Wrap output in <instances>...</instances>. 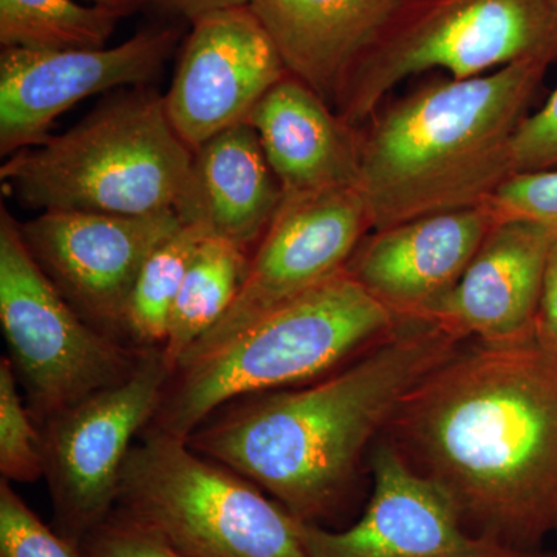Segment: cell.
Returning a JSON list of instances; mask_svg holds the SVG:
<instances>
[{
    "mask_svg": "<svg viewBox=\"0 0 557 557\" xmlns=\"http://www.w3.org/2000/svg\"><path fill=\"white\" fill-rule=\"evenodd\" d=\"M383 435L445 491L471 533L530 553L557 537V346L536 327L463 341Z\"/></svg>",
    "mask_w": 557,
    "mask_h": 557,
    "instance_id": "obj_1",
    "label": "cell"
},
{
    "mask_svg": "<svg viewBox=\"0 0 557 557\" xmlns=\"http://www.w3.org/2000/svg\"><path fill=\"white\" fill-rule=\"evenodd\" d=\"M463 341L426 319H403L335 372L236 399L186 442L251 480L299 522L327 527L343 511L369 446Z\"/></svg>",
    "mask_w": 557,
    "mask_h": 557,
    "instance_id": "obj_2",
    "label": "cell"
},
{
    "mask_svg": "<svg viewBox=\"0 0 557 557\" xmlns=\"http://www.w3.org/2000/svg\"><path fill=\"white\" fill-rule=\"evenodd\" d=\"M549 61L442 79L380 116L359 145L370 231L486 205L516 174L512 139Z\"/></svg>",
    "mask_w": 557,
    "mask_h": 557,
    "instance_id": "obj_3",
    "label": "cell"
},
{
    "mask_svg": "<svg viewBox=\"0 0 557 557\" xmlns=\"http://www.w3.org/2000/svg\"><path fill=\"white\" fill-rule=\"evenodd\" d=\"M399 319L347 269L172 372L148 432L188 440L223 406L313 383L386 338ZM143 431V432H145Z\"/></svg>",
    "mask_w": 557,
    "mask_h": 557,
    "instance_id": "obj_4",
    "label": "cell"
},
{
    "mask_svg": "<svg viewBox=\"0 0 557 557\" xmlns=\"http://www.w3.org/2000/svg\"><path fill=\"white\" fill-rule=\"evenodd\" d=\"M193 160L164 97L137 87L65 134L14 153L0 180L21 203L42 211L149 215L175 211Z\"/></svg>",
    "mask_w": 557,
    "mask_h": 557,
    "instance_id": "obj_5",
    "label": "cell"
},
{
    "mask_svg": "<svg viewBox=\"0 0 557 557\" xmlns=\"http://www.w3.org/2000/svg\"><path fill=\"white\" fill-rule=\"evenodd\" d=\"M265 494L186 440L145 431L115 509L188 557H306L298 520Z\"/></svg>",
    "mask_w": 557,
    "mask_h": 557,
    "instance_id": "obj_6",
    "label": "cell"
},
{
    "mask_svg": "<svg viewBox=\"0 0 557 557\" xmlns=\"http://www.w3.org/2000/svg\"><path fill=\"white\" fill-rule=\"evenodd\" d=\"M555 58L557 14L548 0H401L336 112L358 127L410 76L443 70L453 79H471Z\"/></svg>",
    "mask_w": 557,
    "mask_h": 557,
    "instance_id": "obj_7",
    "label": "cell"
},
{
    "mask_svg": "<svg viewBox=\"0 0 557 557\" xmlns=\"http://www.w3.org/2000/svg\"><path fill=\"white\" fill-rule=\"evenodd\" d=\"M0 325L14 373L39 424L129 379L146 350L81 317L33 258L21 223L0 211Z\"/></svg>",
    "mask_w": 557,
    "mask_h": 557,
    "instance_id": "obj_8",
    "label": "cell"
},
{
    "mask_svg": "<svg viewBox=\"0 0 557 557\" xmlns=\"http://www.w3.org/2000/svg\"><path fill=\"white\" fill-rule=\"evenodd\" d=\"M171 375L161 348H149L129 379L40 424L54 530L76 547L115 511L124 461L159 410Z\"/></svg>",
    "mask_w": 557,
    "mask_h": 557,
    "instance_id": "obj_9",
    "label": "cell"
},
{
    "mask_svg": "<svg viewBox=\"0 0 557 557\" xmlns=\"http://www.w3.org/2000/svg\"><path fill=\"white\" fill-rule=\"evenodd\" d=\"M368 231V208L358 188L284 196L252 255L233 306L178 366L219 347L281 304L346 270Z\"/></svg>",
    "mask_w": 557,
    "mask_h": 557,
    "instance_id": "obj_10",
    "label": "cell"
},
{
    "mask_svg": "<svg viewBox=\"0 0 557 557\" xmlns=\"http://www.w3.org/2000/svg\"><path fill=\"white\" fill-rule=\"evenodd\" d=\"M175 211L112 215L44 211L21 223L25 244L81 317L119 338L146 259L182 226Z\"/></svg>",
    "mask_w": 557,
    "mask_h": 557,
    "instance_id": "obj_11",
    "label": "cell"
},
{
    "mask_svg": "<svg viewBox=\"0 0 557 557\" xmlns=\"http://www.w3.org/2000/svg\"><path fill=\"white\" fill-rule=\"evenodd\" d=\"M368 508L344 530L299 522L306 557H553L520 552L471 533L445 491L418 472L391 443L372 456Z\"/></svg>",
    "mask_w": 557,
    "mask_h": 557,
    "instance_id": "obj_12",
    "label": "cell"
},
{
    "mask_svg": "<svg viewBox=\"0 0 557 557\" xmlns=\"http://www.w3.org/2000/svg\"><path fill=\"white\" fill-rule=\"evenodd\" d=\"M175 27L146 28L116 47L79 50L2 49L0 153L36 148L54 120L91 95L157 78L177 49Z\"/></svg>",
    "mask_w": 557,
    "mask_h": 557,
    "instance_id": "obj_13",
    "label": "cell"
},
{
    "mask_svg": "<svg viewBox=\"0 0 557 557\" xmlns=\"http://www.w3.org/2000/svg\"><path fill=\"white\" fill-rule=\"evenodd\" d=\"M288 75L269 33L248 5L193 22L170 91L172 126L190 149L245 123L267 91Z\"/></svg>",
    "mask_w": 557,
    "mask_h": 557,
    "instance_id": "obj_14",
    "label": "cell"
},
{
    "mask_svg": "<svg viewBox=\"0 0 557 557\" xmlns=\"http://www.w3.org/2000/svg\"><path fill=\"white\" fill-rule=\"evenodd\" d=\"M496 219L486 203L372 231L347 271L399 321L416 319L457 284Z\"/></svg>",
    "mask_w": 557,
    "mask_h": 557,
    "instance_id": "obj_15",
    "label": "cell"
},
{
    "mask_svg": "<svg viewBox=\"0 0 557 557\" xmlns=\"http://www.w3.org/2000/svg\"><path fill=\"white\" fill-rule=\"evenodd\" d=\"M556 237L523 219H496L456 285L420 317L461 339L507 341L536 327Z\"/></svg>",
    "mask_w": 557,
    "mask_h": 557,
    "instance_id": "obj_16",
    "label": "cell"
},
{
    "mask_svg": "<svg viewBox=\"0 0 557 557\" xmlns=\"http://www.w3.org/2000/svg\"><path fill=\"white\" fill-rule=\"evenodd\" d=\"M401 0H248L288 75L338 110Z\"/></svg>",
    "mask_w": 557,
    "mask_h": 557,
    "instance_id": "obj_17",
    "label": "cell"
},
{
    "mask_svg": "<svg viewBox=\"0 0 557 557\" xmlns=\"http://www.w3.org/2000/svg\"><path fill=\"white\" fill-rule=\"evenodd\" d=\"M284 196L358 188L361 135L302 81L287 75L249 113Z\"/></svg>",
    "mask_w": 557,
    "mask_h": 557,
    "instance_id": "obj_18",
    "label": "cell"
},
{
    "mask_svg": "<svg viewBox=\"0 0 557 557\" xmlns=\"http://www.w3.org/2000/svg\"><path fill=\"white\" fill-rule=\"evenodd\" d=\"M284 200L258 134L248 123L220 132L194 149L188 185L178 207L185 225L249 249L260 242Z\"/></svg>",
    "mask_w": 557,
    "mask_h": 557,
    "instance_id": "obj_19",
    "label": "cell"
},
{
    "mask_svg": "<svg viewBox=\"0 0 557 557\" xmlns=\"http://www.w3.org/2000/svg\"><path fill=\"white\" fill-rule=\"evenodd\" d=\"M249 262L248 249L234 242L218 236L201 242L172 307L161 347L171 372L231 309L247 277Z\"/></svg>",
    "mask_w": 557,
    "mask_h": 557,
    "instance_id": "obj_20",
    "label": "cell"
},
{
    "mask_svg": "<svg viewBox=\"0 0 557 557\" xmlns=\"http://www.w3.org/2000/svg\"><path fill=\"white\" fill-rule=\"evenodd\" d=\"M121 14L78 0H0L2 49H101Z\"/></svg>",
    "mask_w": 557,
    "mask_h": 557,
    "instance_id": "obj_21",
    "label": "cell"
},
{
    "mask_svg": "<svg viewBox=\"0 0 557 557\" xmlns=\"http://www.w3.org/2000/svg\"><path fill=\"white\" fill-rule=\"evenodd\" d=\"M212 236L205 226L185 225L150 252L132 288L123 319V335L135 347L161 348L172 307L201 242Z\"/></svg>",
    "mask_w": 557,
    "mask_h": 557,
    "instance_id": "obj_22",
    "label": "cell"
},
{
    "mask_svg": "<svg viewBox=\"0 0 557 557\" xmlns=\"http://www.w3.org/2000/svg\"><path fill=\"white\" fill-rule=\"evenodd\" d=\"M17 381L10 359H0V474L10 483H33L44 478L42 434Z\"/></svg>",
    "mask_w": 557,
    "mask_h": 557,
    "instance_id": "obj_23",
    "label": "cell"
},
{
    "mask_svg": "<svg viewBox=\"0 0 557 557\" xmlns=\"http://www.w3.org/2000/svg\"><path fill=\"white\" fill-rule=\"evenodd\" d=\"M0 557H83L57 530H51L14 491L0 482Z\"/></svg>",
    "mask_w": 557,
    "mask_h": 557,
    "instance_id": "obj_24",
    "label": "cell"
},
{
    "mask_svg": "<svg viewBox=\"0 0 557 557\" xmlns=\"http://www.w3.org/2000/svg\"><path fill=\"white\" fill-rule=\"evenodd\" d=\"M487 205L497 219L537 223L557 239V168L511 175Z\"/></svg>",
    "mask_w": 557,
    "mask_h": 557,
    "instance_id": "obj_25",
    "label": "cell"
},
{
    "mask_svg": "<svg viewBox=\"0 0 557 557\" xmlns=\"http://www.w3.org/2000/svg\"><path fill=\"white\" fill-rule=\"evenodd\" d=\"M83 557H188L119 509L79 544Z\"/></svg>",
    "mask_w": 557,
    "mask_h": 557,
    "instance_id": "obj_26",
    "label": "cell"
},
{
    "mask_svg": "<svg viewBox=\"0 0 557 557\" xmlns=\"http://www.w3.org/2000/svg\"><path fill=\"white\" fill-rule=\"evenodd\" d=\"M512 156L516 174L557 168V87L536 113L519 124Z\"/></svg>",
    "mask_w": 557,
    "mask_h": 557,
    "instance_id": "obj_27",
    "label": "cell"
},
{
    "mask_svg": "<svg viewBox=\"0 0 557 557\" xmlns=\"http://www.w3.org/2000/svg\"><path fill=\"white\" fill-rule=\"evenodd\" d=\"M536 330L542 338L557 346V240L549 252L547 270H545Z\"/></svg>",
    "mask_w": 557,
    "mask_h": 557,
    "instance_id": "obj_28",
    "label": "cell"
},
{
    "mask_svg": "<svg viewBox=\"0 0 557 557\" xmlns=\"http://www.w3.org/2000/svg\"><path fill=\"white\" fill-rule=\"evenodd\" d=\"M161 9L178 14L193 24L212 11L247 5L248 0H152Z\"/></svg>",
    "mask_w": 557,
    "mask_h": 557,
    "instance_id": "obj_29",
    "label": "cell"
},
{
    "mask_svg": "<svg viewBox=\"0 0 557 557\" xmlns=\"http://www.w3.org/2000/svg\"><path fill=\"white\" fill-rule=\"evenodd\" d=\"M89 5L101 7V9L112 10L121 16H127V14L134 13L139 7L145 3L152 2V0H84Z\"/></svg>",
    "mask_w": 557,
    "mask_h": 557,
    "instance_id": "obj_30",
    "label": "cell"
},
{
    "mask_svg": "<svg viewBox=\"0 0 557 557\" xmlns=\"http://www.w3.org/2000/svg\"><path fill=\"white\" fill-rule=\"evenodd\" d=\"M549 5L553 7V10H555V13L557 14V0H548Z\"/></svg>",
    "mask_w": 557,
    "mask_h": 557,
    "instance_id": "obj_31",
    "label": "cell"
},
{
    "mask_svg": "<svg viewBox=\"0 0 557 557\" xmlns=\"http://www.w3.org/2000/svg\"><path fill=\"white\" fill-rule=\"evenodd\" d=\"M553 557H557V552H555V555H553Z\"/></svg>",
    "mask_w": 557,
    "mask_h": 557,
    "instance_id": "obj_32",
    "label": "cell"
}]
</instances>
